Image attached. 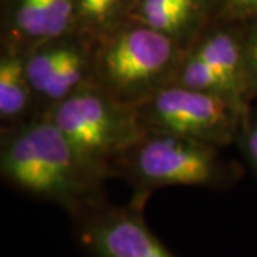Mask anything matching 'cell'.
<instances>
[{
	"instance_id": "6da1fadb",
	"label": "cell",
	"mask_w": 257,
	"mask_h": 257,
	"mask_svg": "<svg viewBox=\"0 0 257 257\" xmlns=\"http://www.w3.org/2000/svg\"><path fill=\"white\" fill-rule=\"evenodd\" d=\"M0 175L20 192L59 204L73 221L109 203V176L42 116L2 126Z\"/></svg>"
},
{
	"instance_id": "7a4b0ae2",
	"label": "cell",
	"mask_w": 257,
	"mask_h": 257,
	"mask_svg": "<svg viewBox=\"0 0 257 257\" xmlns=\"http://www.w3.org/2000/svg\"><path fill=\"white\" fill-rule=\"evenodd\" d=\"M187 50L173 37L127 20L90 45V83L136 106L175 83Z\"/></svg>"
},
{
	"instance_id": "3957f363",
	"label": "cell",
	"mask_w": 257,
	"mask_h": 257,
	"mask_svg": "<svg viewBox=\"0 0 257 257\" xmlns=\"http://www.w3.org/2000/svg\"><path fill=\"white\" fill-rule=\"evenodd\" d=\"M223 147L199 139L169 133H145L113 163V177L135 189V197L167 186H200L224 190L237 179L236 166L221 153Z\"/></svg>"
},
{
	"instance_id": "277c9868",
	"label": "cell",
	"mask_w": 257,
	"mask_h": 257,
	"mask_svg": "<svg viewBox=\"0 0 257 257\" xmlns=\"http://www.w3.org/2000/svg\"><path fill=\"white\" fill-rule=\"evenodd\" d=\"M92 165L113 177V163L145 135L136 107L87 83L42 114Z\"/></svg>"
},
{
	"instance_id": "5b68a950",
	"label": "cell",
	"mask_w": 257,
	"mask_h": 257,
	"mask_svg": "<svg viewBox=\"0 0 257 257\" xmlns=\"http://www.w3.org/2000/svg\"><path fill=\"white\" fill-rule=\"evenodd\" d=\"M145 133H169L224 147L236 142L247 110L211 93L172 83L135 106Z\"/></svg>"
},
{
	"instance_id": "8992f818",
	"label": "cell",
	"mask_w": 257,
	"mask_h": 257,
	"mask_svg": "<svg viewBox=\"0 0 257 257\" xmlns=\"http://www.w3.org/2000/svg\"><path fill=\"white\" fill-rule=\"evenodd\" d=\"M143 199L127 206L106 203L76 220L80 244L92 257H176L143 217Z\"/></svg>"
},
{
	"instance_id": "52a82bcc",
	"label": "cell",
	"mask_w": 257,
	"mask_h": 257,
	"mask_svg": "<svg viewBox=\"0 0 257 257\" xmlns=\"http://www.w3.org/2000/svg\"><path fill=\"white\" fill-rule=\"evenodd\" d=\"M77 0H2V39L28 49L73 32Z\"/></svg>"
},
{
	"instance_id": "ba28073f",
	"label": "cell",
	"mask_w": 257,
	"mask_h": 257,
	"mask_svg": "<svg viewBox=\"0 0 257 257\" xmlns=\"http://www.w3.org/2000/svg\"><path fill=\"white\" fill-rule=\"evenodd\" d=\"M190 47L220 76L240 106L248 109L251 97L241 43V29L237 28V23L211 20Z\"/></svg>"
},
{
	"instance_id": "9c48e42d",
	"label": "cell",
	"mask_w": 257,
	"mask_h": 257,
	"mask_svg": "<svg viewBox=\"0 0 257 257\" xmlns=\"http://www.w3.org/2000/svg\"><path fill=\"white\" fill-rule=\"evenodd\" d=\"M36 117V96L30 84L25 49L0 42V120L2 126Z\"/></svg>"
},
{
	"instance_id": "30bf717a",
	"label": "cell",
	"mask_w": 257,
	"mask_h": 257,
	"mask_svg": "<svg viewBox=\"0 0 257 257\" xmlns=\"http://www.w3.org/2000/svg\"><path fill=\"white\" fill-rule=\"evenodd\" d=\"M132 2L133 0H77L72 33L93 45L127 22Z\"/></svg>"
},
{
	"instance_id": "8fae6325",
	"label": "cell",
	"mask_w": 257,
	"mask_h": 257,
	"mask_svg": "<svg viewBox=\"0 0 257 257\" xmlns=\"http://www.w3.org/2000/svg\"><path fill=\"white\" fill-rule=\"evenodd\" d=\"M175 83L183 86V87H187V89L226 97L230 101H233L236 106H239L240 109L248 110V109H244L240 106L227 89L226 83L223 82V79L213 70V67L203 59L202 56H199L193 50L192 47H189V50L184 55L183 62L176 74Z\"/></svg>"
},
{
	"instance_id": "7c38bea8",
	"label": "cell",
	"mask_w": 257,
	"mask_h": 257,
	"mask_svg": "<svg viewBox=\"0 0 257 257\" xmlns=\"http://www.w3.org/2000/svg\"><path fill=\"white\" fill-rule=\"evenodd\" d=\"M241 43L247 72L250 97L257 99V16L241 22Z\"/></svg>"
},
{
	"instance_id": "4fadbf2b",
	"label": "cell",
	"mask_w": 257,
	"mask_h": 257,
	"mask_svg": "<svg viewBox=\"0 0 257 257\" xmlns=\"http://www.w3.org/2000/svg\"><path fill=\"white\" fill-rule=\"evenodd\" d=\"M223 22H246L257 16V0H213V16Z\"/></svg>"
},
{
	"instance_id": "5bb4252c",
	"label": "cell",
	"mask_w": 257,
	"mask_h": 257,
	"mask_svg": "<svg viewBox=\"0 0 257 257\" xmlns=\"http://www.w3.org/2000/svg\"><path fill=\"white\" fill-rule=\"evenodd\" d=\"M236 142L257 175V110H251L248 107L244 113Z\"/></svg>"
},
{
	"instance_id": "9a60e30c",
	"label": "cell",
	"mask_w": 257,
	"mask_h": 257,
	"mask_svg": "<svg viewBox=\"0 0 257 257\" xmlns=\"http://www.w3.org/2000/svg\"><path fill=\"white\" fill-rule=\"evenodd\" d=\"M146 2H156V3L175 6L209 19L210 22L213 20V0H146Z\"/></svg>"
}]
</instances>
